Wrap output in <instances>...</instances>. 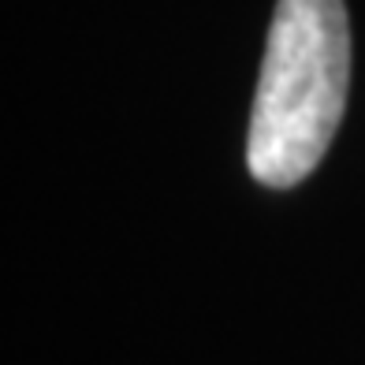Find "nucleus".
<instances>
[{
  "mask_svg": "<svg viewBox=\"0 0 365 365\" xmlns=\"http://www.w3.org/2000/svg\"><path fill=\"white\" fill-rule=\"evenodd\" d=\"M351 86V23L343 0H276L250 112L246 168L287 190L328 153Z\"/></svg>",
  "mask_w": 365,
  "mask_h": 365,
  "instance_id": "obj_1",
  "label": "nucleus"
}]
</instances>
